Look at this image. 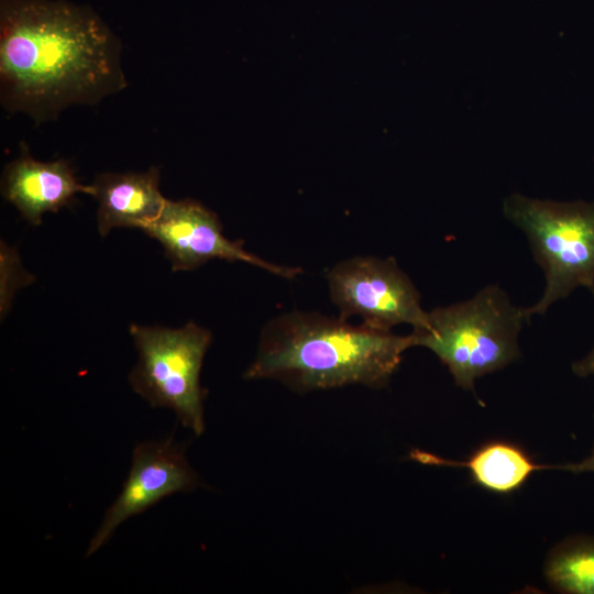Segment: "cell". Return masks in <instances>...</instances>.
<instances>
[{
	"instance_id": "obj_1",
	"label": "cell",
	"mask_w": 594,
	"mask_h": 594,
	"mask_svg": "<svg viewBox=\"0 0 594 594\" xmlns=\"http://www.w3.org/2000/svg\"><path fill=\"white\" fill-rule=\"evenodd\" d=\"M127 86L121 43L92 8L0 0V100L7 111L42 123Z\"/></svg>"
},
{
	"instance_id": "obj_11",
	"label": "cell",
	"mask_w": 594,
	"mask_h": 594,
	"mask_svg": "<svg viewBox=\"0 0 594 594\" xmlns=\"http://www.w3.org/2000/svg\"><path fill=\"white\" fill-rule=\"evenodd\" d=\"M410 457L424 464L464 468L470 471L476 484L497 494L513 493L534 472L553 469L536 463L521 448L506 441L488 442L465 461H453L420 450H414Z\"/></svg>"
},
{
	"instance_id": "obj_9",
	"label": "cell",
	"mask_w": 594,
	"mask_h": 594,
	"mask_svg": "<svg viewBox=\"0 0 594 594\" xmlns=\"http://www.w3.org/2000/svg\"><path fill=\"white\" fill-rule=\"evenodd\" d=\"M1 193L28 222L40 226L44 213L67 207L78 193L91 195V186L77 179L68 161L41 162L23 146L3 170Z\"/></svg>"
},
{
	"instance_id": "obj_14",
	"label": "cell",
	"mask_w": 594,
	"mask_h": 594,
	"mask_svg": "<svg viewBox=\"0 0 594 594\" xmlns=\"http://www.w3.org/2000/svg\"><path fill=\"white\" fill-rule=\"evenodd\" d=\"M553 469H560L572 473H594V447L592 453L584 460L576 463H568L559 466H553Z\"/></svg>"
},
{
	"instance_id": "obj_12",
	"label": "cell",
	"mask_w": 594,
	"mask_h": 594,
	"mask_svg": "<svg viewBox=\"0 0 594 594\" xmlns=\"http://www.w3.org/2000/svg\"><path fill=\"white\" fill-rule=\"evenodd\" d=\"M548 582L570 594H594V538L578 537L564 541L546 564Z\"/></svg>"
},
{
	"instance_id": "obj_3",
	"label": "cell",
	"mask_w": 594,
	"mask_h": 594,
	"mask_svg": "<svg viewBox=\"0 0 594 594\" xmlns=\"http://www.w3.org/2000/svg\"><path fill=\"white\" fill-rule=\"evenodd\" d=\"M498 286L472 298L428 312V326L413 330L415 346L432 351L448 367L457 386L474 389L475 381L519 358L518 334L526 321Z\"/></svg>"
},
{
	"instance_id": "obj_5",
	"label": "cell",
	"mask_w": 594,
	"mask_h": 594,
	"mask_svg": "<svg viewBox=\"0 0 594 594\" xmlns=\"http://www.w3.org/2000/svg\"><path fill=\"white\" fill-rule=\"evenodd\" d=\"M139 361L129 374L133 391L152 407L172 409L196 436L205 430L200 371L211 332L194 322L178 329L131 324Z\"/></svg>"
},
{
	"instance_id": "obj_7",
	"label": "cell",
	"mask_w": 594,
	"mask_h": 594,
	"mask_svg": "<svg viewBox=\"0 0 594 594\" xmlns=\"http://www.w3.org/2000/svg\"><path fill=\"white\" fill-rule=\"evenodd\" d=\"M142 231L161 243L174 272L193 271L213 258L245 262L288 279L301 272L262 260L227 239L218 216L193 199H167Z\"/></svg>"
},
{
	"instance_id": "obj_4",
	"label": "cell",
	"mask_w": 594,
	"mask_h": 594,
	"mask_svg": "<svg viewBox=\"0 0 594 594\" xmlns=\"http://www.w3.org/2000/svg\"><path fill=\"white\" fill-rule=\"evenodd\" d=\"M503 211L525 232L544 273L542 296L524 308L527 320L544 315L579 286L594 287V202H557L514 194L504 200Z\"/></svg>"
},
{
	"instance_id": "obj_2",
	"label": "cell",
	"mask_w": 594,
	"mask_h": 594,
	"mask_svg": "<svg viewBox=\"0 0 594 594\" xmlns=\"http://www.w3.org/2000/svg\"><path fill=\"white\" fill-rule=\"evenodd\" d=\"M414 334L398 336L365 323L293 311L263 328L248 380H276L297 392L345 385L385 386Z\"/></svg>"
},
{
	"instance_id": "obj_6",
	"label": "cell",
	"mask_w": 594,
	"mask_h": 594,
	"mask_svg": "<svg viewBox=\"0 0 594 594\" xmlns=\"http://www.w3.org/2000/svg\"><path fill=\"white\" fill-rule=\"evenodd\" d=\"M331 300L340 317L358 316L370 327L392 331L428 326L420 294L393 257L355 256L337 263L327 274Z\"/></svg>"
},
{
	"instance_id": "obj_13",
	"label": "cell",
	"mask_w": 594,
	"mask_h": 594,
	"mask_svg": "<svg viewBox=\"0 0 594 594\" xmlns=\"http://www.w3.org/2000/svg\"><path fill=\"white\" fill-rule=\"evenodd\" d=\"M590 290L594 295V287ZM572 371L581 377L594 375V349L585 358L574 362L572 364Z\"/></svg>"
},
{
	"instance_id": "obj_10",
	"label": "cell",
	"mask_w": 594,
	"mask_h": 594,
	"mask_svg": "<svg viewBox=\"0 0 594 594\" xmlns=\"http://www.w3.org/2000/svg\"><path fill=\"white\" fill-rule=\"evenodd\" d=\"M91 195L98 201L97 226L101 237L116 228L142 230L162 211L166 198L160 191V169L102 173L96 176Z\"/></svg>"
},
{
	"instance_id": "obj_8",
	"label": "cell",
	"mask_w": 594,
	"mask_h": 594,
	"mask_svg": "<svg viewBox=\"0 0 594 594\" xmlns=\"http://www.w3.org/2000/svg\"><path fill=\"white\" fill-rule=\"evenodd\" d=\"M198 486V474L189 465L183 447L174 444L172 438L139 443L133 450L132 465L122 491L106 512L86 557L103 547L123 521L167 496L188 493Z\"/></svg>"
}]
</instances>
